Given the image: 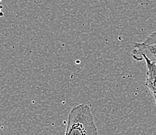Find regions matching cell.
Returning <instances> with one entry per match:
<instances>
[{
  "label": "cell",
  "mask_w": 156,
  "mask_h": 135,
  "mask_svg": "<svg viewBox=\"0 0 156 135\" xmlns=\"http://www.w3.org/2000/svg\"><path fill=\"white\" fill-rule=\"evenodd\" d=\"M65 135H98L91 108L88 105L83 103L71 109Z\"/></svg>",
  "instance_id": "1"
},
{
  "label": "cell",
  "mask_w": 156,
  "mask_h": 135,
  "mask_svg": "<svg viewBox=\"0 0 156 135\" xmlns=\"http://www.w3.org/2000/svg\"><path fill=\"white\" fill-rule=\"evenodd\" d=\"M143 57L147 58L150 62L156 65V44H144L143 43H135L134 44L132 58L135 61L141 62Z\"/></svg>",
  "instance_id": "2"
},
{
  "label": "cell",
  "mask_w": 156,
  "mask_h": 135,
  "mask_svg": "<svg viewBox=\"0 0 156 135\" xmlns=\"http://www.w3.org/2000/svg\"><path fill=\"white\" fill-rule=\"evenodd\" d=\"M142 60H144L147 67V72H146V81L145 86L149 89L151 95L154 99V103L156 105V65L153 62H150L147 58L143 57Z\"/></svg>",
  "instance_id": "3"
},
{
  "label": "cell",
  "mask_w": 156,
  "mask_h": 135,
  "mask_svg": "<svg viewBox=\"0 0 156 135\" xmlns=\"http://www.w3.org/2000/svg\"><path fill=\"white\" fill-rule=\"evenodd\" d=\"M144 44H156V31L155 32H153L152 34L149 35V36L147 37L144 41L142 42Z\"/></svg>",
  "instance_id": "4"
}]
</instances>
